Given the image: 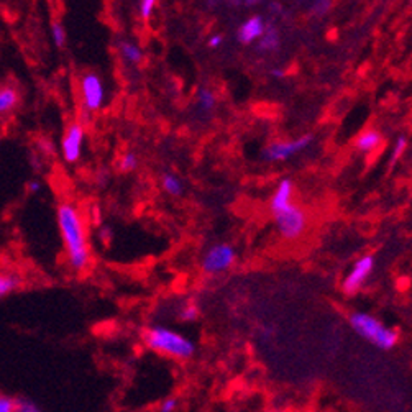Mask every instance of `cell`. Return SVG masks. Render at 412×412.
I'll return each mask as SVG.
<instances>
[{
	"label": "cell",
	"mask_w": 412,
	"mask_h": 412,
	"mask_svg": "<svg viewBox=\"0 0 412 412\" xmlns=\"http://www.w3.org/2000/svg\"><path fill=\"white\" fill-rule=\"evenodd\" d=\"M373 266H375V258L371 255H366L363 258H360L356 261L353 268L346 276L345 281H344V291L346 294H353L358 291L363 283L368 278L371 271H373Z\"/></svg>",
	"instance_id": "cell-9"
},
{
	"label": "cell",
	"mask_w": 412,
	"mask_h": 412,
	"mask_svg": "<svg viewBox=\"0 0 412 412\" xmlns=\"http://www.w3.org/2000/svg\"><path fill=\"white\" fill-rule=\"evenodd\" d=\"M15 411V399L7 394L0 393V412H13Z\"/></svg>",
	"instance_id": "cell-25"
},
{
	"label": "cell",
	"mask_w": 412,
	"mask_h": 412,
	"mask_svg": "<svg viewBox=\"0 0 412 412\" xmlns=\"http://www.w3.org/2000/svg\"><path fill=\"white\" fill-rule=\"evenodd\" d=\"M42 189H43L42 181L32 179V181H30V183H28V193H30V194H40V193H42Z\"/></svg>",
	"instance_id": "cell-27"
},
{
	"label": "cell",
	"mask_w": 412,
	"mask_h": 412,
	"mask_svg": "<svg viewBox=\"0 0 412 412\" xmlns=\"http://www.w3.org/2000/svg\"><path fill=\"white\" fill-rule=\"evenodd\" d=\"M154 5H157V0H142V2H140V17L143 20L152 18Z\"/></svg>",
	"instance_id": "cell-23"
},
{
	"label": "cell",
	"mask_w": 412,
	"mask_h": 412,
	"mask_svg": "<svg viewBox=\"0 0 412 412\" xmlns=\"http://www.w3.org/2000/svg\"><path fill=\"white\" fill-rule=\"evenodd\" d=\"M117 48H119L120 56H122L128 64H140L143 61V58H145L143 49L140 48L137 43L128 42V40H120V42L117 43Z\"/></svg>",
	"instance_id": "cell-12"
},
{
	"label": "cell",
	"mask_w": 412,
	"mask_h": 412,
	"mask_svg": "<svg viewBox=\"0 0 412 412\" xmlns=\"http://www.w3.org/2000/svg\"><path fill=\"white\" fill-rule=\"evenodd\" d=\"M178 408H179V401L176 398H166L162 401V404H159V411L162 412H174Z\"/></svg>",
	"instance_id": "cell-26"
},
{
	"label": "cell",
	"mask_w": 412,
	"mask_h": 412,
	"mask_svg": "<svg viewBox=\"0 0 412 412\" xmlns=\"http://www.w3.org/2000/svg\"><path fill=\"white\" fill-rule=\"evenodd\" d=\"M220 44H222V35H214V37L209 40V48H219Z\"/></svg>",
	"instance_id": "cell-28"
},
{
	"label": "cell",
	"mask_w": 412,
	"mask_h": 412,
	"mask_svg": "<svg viewBox=\"0 0 412 412\" xmlns=\"http://www.w3.org/2000/svg\"><path fill=\"white\" fill-rule=\"evenodd\" d=\"M58 229L61 232L64 248H66L68 263L74 271H84L89 266L90 250L87 242L85 220L78 205L63 202L56 210Z\"/></svg>",
	"instance_id": "cell-1"
},
{
	"label": "cell",
	"mask_w": 412,
	"mask_h": 412,
	"mask_svg": "<svg viewBox=\"0 0 412 412\" xmlns=\"http://www.w3.org/2000/svg\"><path fill=\"white\" fill-rule=\"evenodd\" d=\"M279 47V35L274 27H268L258 40L260 52H274Z\"/></svg>",
	"instance_id": "cell-17"
},
{
	"label": "cell",
	"mask_w": 412,
	"mask_h": 412,
	"mask_svg": "<svg viewBox=\"0 0 412 412\" xmlns=\"http://www.w3.org/2000/svg\"><path fill=\"white\" fill-rule=\"evenodd\" d=\"M271 76L276 78V79H281V78H284V71L283 69L274 68V69H271Z\"/></svg>",
	"instance_id": "cell-29"
},
{
	"label": "cell",
	"mask_w": 412,
	"mask_h": 412,
	"mask_svg": "<svg viewBox=\"0 0 412 412\" xmlns=\"http://www.w3.org/2000/svg\"><path fill=\"white\" fill-rule=\"evenodd\" d=\"M20 95L18 90L10 85H2L0 87V115L12 112V110L18 105Z\"/></svg>",
	"instance_id": "cell-13"
},
{
	"label": "cell",
	"mask_w": 412,
	"mask_h": 412,
	"mask_svg": "<svg viewBox=\"0 0 412 412\" xmlns=\"http://www.w3.org/2000/svg\"><path fill=\"white\" fill-rule=\"evenodd\" d=\"M79 95H81L83 109L87 114L99 112L107 104V90L97 73L83 74L79 81Z\"/></svg>",
	"instance_id": "cell-4"
},
{
	"label": "cell",
	"mask_w": 412,
	"mask_h": 412,
	"mask_svg": "<svg viewBox=\"0 0 412 412\" xmlns=\"http://www.w3.org/2000/svg\"><path fill=\"white\" fill-rule=\"evenodd\" d=\"M265 30H266L265 20L258 17V15H253V17H250L247 22L238 28L237 38L240 43L250 44L253 42H258V40L261 38V35L265 33Z\"/></svg>",
	"instance_id": "cell-10"
},
{
	"label": "cell",
	"mask_w": 412,
	"mask_h": 412,
	"mask_svg": "<svg viewBox=\"0 0 412 412\" xmlns=\"http://www.w3.org/2000/svg\"><path fill=\"white\" fill-rule=\"evenodd\" d=\"M381 143V135L380 132H376V130H366L358 137L356 140V147H358L361 152L368 153V152H373L380 147Z\"/></svg>",
	"instance_id": "cell-15"
},
{
	"label": "cell",
	"mask_w": 412,
	"mask_h": 412,
	"mask_svg": "<svg viewBox=\"0 0 412 412\" xmlns=\"http://www.w3.org/2000/svg\"><path fill=\"white\" fill-rule=\"evenodd\" d=\"M406 150V138H399L398 142H396V147L393 150V153H391V158H389V164L394 166L398 163V159L401 158V154L404 153Z\"/></svg>",
	"instance_id": "cell-24"
},
{
	"label": "cell",
	"mask_w": 412,
	"mask_h": 412,
	"mask_svg": "<svg viewBox=\"0 0 412 412\" xmlns=\"http://www.w3.org/2000/svg\"><path fill=\"white\" fill-rule=\"evenodd\" d=\"M293 190H294V186L291 183L289 179H283L281 183L278 184V188H276L273 198L269 200V209L271 212H278V210L284 209L286 205H289L293 202Z\"/></svg>",
	"instance_id": "cell-11"
},
{
	"label": "cell",
	"mask_w": 412,
	"mask_h": 412,
	"mask_svg": "<svg viewBox=\"0 0 412 412\" xmlns=\"http://www.w3.org/2000/svg\"><path fill=\"white\" fill-rule=\"evenodd\" d=\"M179 319L183 320V322H195V320L199 319V309L193 304L184 305V308L179 310Z\"/></svg>",
	"instance_id": "cell-21"
},
{
	"label": "cell",
	"mask_w": 412,
	"mask_h": 412,
	"mask_svg": "<svg viewBox=\"0 0 412 412\" xmlns=\"http://www.w3.org/2000/svg\"><path fill=\"white\" fill-rule=\"evenodd\" d=\"M145 345L159 355L176 360H189L195 355V344L189 337L163 325H152L143 334Z\"/></svg>",
	"instance_id": "cell-2"
},
{
	"label": "cell",
	"mask_w": 412,
	"mask_h": 412,
	"mask_svg": "<svg viewBox=\"0 0 412 412\" xmlns=\"http://www.w3.org/2000/svg\"><path fill=\"white\" fill-rule=\"evenodd\" d=\"M52 37H53V43L56 44L58 48L66 47V32H64L61 23L54 22L52 25Z\"/></svg>",
	"instance_id": "cell-20"
},
{
	"label": "cell",
	"mask_w": 412,
	"mask_h": 412,
	"mask_svg": "<svg viewBox=\"0 0 412 412\" xmlns=\"http://www.w3.org/2000/svg\"><path fill=\"white\" fill-rule=\"evenodd\" d=\"M85 140V128L81 122L68 125L61 140V153L68 163H76L83 157V147Z\"/></svg>",
	"instance_id": "cell-7"
},
{
	"label": "cell",
	"mask_w": 412,
	"mask_h": 412,
	"mask_svg": "<svg viewBox=\"0 0 412 412\" xmlns=\"http://www.w3.org/2000/svg\"><path fill=\"white\" fill-rule=\"evenodd\" d=\"M162 186L166 194L173 195V198H179L184 193V184L178 174L174 173H164L162 176Z\"/></svg>",
	"instance_id": "cell-14"
},
{
	"label": "cell",
	"mask_w": 412,
	"mask_h": 412,
	"mask_svg": "<svg viewBox=\"0 0 412 412\" xmlns=\"http://www.w3.org/2000/svg\"><path fill=\"white\" fill-rule=\"evenodd\" d=\"M215 105H217V97H215V94L212 92V90L207 89V87L199 89L198 107H199L200 112L210 114L215 109Z\"/></svg>",
	"instance_id": "cell-18"
},
{
	"label": "cell",
	"mask_w": 412,
	"mask_h": 412,
	"mask_svg": "<svg viewBox=\"0 0 412 412\" xmlns=\"http://www.w3.org/2000/svg\"><path fill=\"white\" fill-rule=\"evenodd\" d=\"M310 142H313V137L310 135H304V137L296 138L293 142L273 143L263 150V158L268 159V162H284V159L291 158L293 154L308 148Z\"/></svg>",
	"instance_id": "cell-8"
},
{
	"label": "cell",
	"mask_w": 412,
	"mask_h": 412,
	"mask_svg": "<svg viewBox=\"0 0 412 412\" xmlns=\"http://www.w3.org/2000/svg\"><path fill=\"white\" fill-rule=\"evenodd\" d=\"M237 260V251L230 243H215L205 251L202 260H200V269L205 274H220L229 268Z\"/></svg>",
	"instance_id": "cell-6"
},
{
	"label": "cell",
	"mask_w": 412,
	"mask_h": 412,
	"mask_svg": "<svg viewBox=\"0 0 412 412\" xmlns=\"http://www.w3.org/2000/svg\"><path fill=\"white\" fill-rule=\"evenodd\" d=\"M350 325L356 334L363 337V339L373 341L376 346L383 350L393 349L398 341V332L393 329H386L381 325L375 317L368 314L356 313L350 315Z\"/></svg>",
	"instance_id": "cell-3"
},
{
	"label": "cell",
	"mask_w": 412,
	"mask_h": 412,
	"mask_svg": "<svg viewBox=\"0 0 412 412\" xmlns=\"http://www.w3.org/2000/svg\"><path fill=\"white\" fill-rule=\"evenodd\" d=\"M15 411L18 412H38L42 411L40 409V406H37V403L28 398H20V399H15Z\"/></svg>",
	"instance_id": "cell-22"
},
{
	"label": "cell",
	"mask_w": 412,
	"mask_h": 412,
	"mask_svg": "<svg viewBox=\"0 0 412 412\" xmlns=\"http://www.w3.org/2000/svg\"><path fill=\"white\" fill-rule=\"evenodd\" d=\"M138 163H140V159H138L137 154L130 152V153H125L122 159H120L119 168H120V171H123V173H132V171L138 168Z\"/></svg>",
	"instance_id": "cell-19"
},
{
	"label": "cell",
	"mask_w": 412,
	"mask_h": 412,
	"mask_svg": "<svg viewBox=\"0 0 412 412\" xmlns=\"http://www.w3.org/2000/svg\"><path fill=\"white\" fill-rule=\"evenodd\" d=\"M273 215L281 237L294 240L301 237L305 230L308 219H305V212L299 207V205L291 202L289 205H286L284 209L278 210V212H274Z\"/></svg>",
	"instance_id": "cell-5"
},
{
	"label": "cell",
	"mask_w": 412,
	"mask_h": 412,
	"mask_svg": "<svg viewBox=\"0 0 412 412\" xmlns=\"http://www.w3.org/2000/svg\"><path fill=\"white\" fill-rule=\"evenodd\" d=\"M20 284H22V278L18 274L0 271V299L18 289Z\"/></svg>",
	"instance_id": "cell-16"
},
{
	"label": "cell",
	"mask_w": 412,
	"mask_h": 412,
	"mask_svg": "<svg viewBox=\"0 0 412 412\" xmlns=\"http://www.w3.org/2000/svg\"><path fill=\"white\" fill-rule=\"evenodd\" d=\"M261 2V0H245V5L247 7H253V5H258Z\"/></svg>",
	"instance_id": "cell-30"
}]
</instances>
